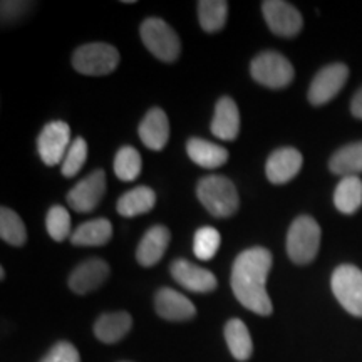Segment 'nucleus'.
I'll return each mask as SVG.
<instances>
[{"mask_svg": "<svg viewBox=\"0 0 362 362\" xmlns=\"http://www.w3.org/2000/svg\"><path fill=\"white\" fill-rule=\"evenodd\" d=\"M272 253L264 247L242 252L232 267V291L243 307L259 315L272 314V300L265 284L272 269Z\"/></svg>", "mask_w": 362, "mask_h": 362, "instance_id": "1", "label": "nucleus"}, {"mask_svg": "<svg viewBox=\"0 0 362 362\" xmlns=\"http://www.w3.org/2000/svg\"><path fill=\"white\" fill-rule=\"evenodd\" d=\"M197 194L203 206L216 218H228L238 210V193L235 185L226 176L211 175L202 178Z\"/></svg>", "mask_w": 362, "mask_h": 362, "instance_id": "2", "label": "nucleus"}, {"mask_svg": "<svg viewBox=\"0 0 362 362\" xmlns=\"http://www.w3.org/2000/svg\"><path fill=\"white\" fill-rule=\"evenodd\" d=\"M320 247V226L312 216L302 215L292 221L287 233V253L297 265H307L315 259Z\"/></svg>", "mask_w": 362, "mask_h": 362, "instance_id": "3", "label": "nucleus"}, {"mask_svg": "<svg viewBox=\"0 0 362 362\" xmlns=\"http://www.w3.org/2000/svg\"><path fill=\"white\" fill-rule=\"evenodd\" d=\"M119 64V52L106 42L84 44L72 54V67L84 76H107Z\"/></svg>", "mask_w": 362, "mask_h": 362, "instance_id": "4", "label": "nucleus"}, {"mask_svg": "<svg viewBox=\"0 0 362 362\" xmlns=\"http://www.w3.org/2000/svg\"><path fill=\"white\" fill-rule=\"evenodd\" d=\"M148 51L163 62H175L181 52V42L173 27L158 17H149L139 29Z\"/></svg>", "mask_w": 362, "mask_h": 362, "instance_id": "5", "label": "nucleus"}, {"mask_svg": "<svg viewBox=\"0 0 362 362\" xmlns=\"http://www.w3.org/2000/svg\"><path fill=\"white\" fill-rule=\"evenodd\" d=\"M250 74L257 83L270 89L287 88L293 81V66L287 57L275 51H265L250 64Z\"/></svg>", "mask_w": 362, "mask_h": 362, "instance_id": "6", "label": "nucleus"}, {"mask_svg": "<svg viewBox=\"0 0 362 362\" xmlns=\"http://www.w3.org/2000/svg\"><path fill=\"white\" fill-rule=\"evenodd\" d=\"M330 285L339 304L349 314L362 317V270L354 265L337 267Z\"/></svg>", "mask_w": 362, "mask_h": 362, "instance_id": "7", "label": "nucleus"}, {"mask_svg": "<svg viewBox=\"0 0 362 362\" xmlns=\"http://www.w3.org/2000/svg\"><path fill=\"white\" fill-rule=\"evenodd\" d=\"M262 12L269 29L280 37H296L304 27L300 12L284 0H265L262 4Z\"/></svg>", "mask_w": 362, "mask_h": 362, "instance_id": "8", "label": "nucleus"}, {"mask_svg": "<svg viewBox=\"0 0 362 362\" xmlns=\"http://www.w3.org/2000/svg\"><path fill=\"white\" fill-rule=\"evenodd\" d=\"M347 78H349V69L341 62L325 66L317 72L309 88V101L312 106H322L332 101L341 93Z\"/></svg>", "mask_w": 362, "mask_h": 362, "instance_id": "9", "label": "nucleus"}, {"mask_svg": "<svg viewBox=\"0 0 362 362\" xmlns=\"http://www.w3.org/2000/svg\"><path fill=\"white\" fill-rule=\"evenodd\" d=\"M71 128L64 121H52L45 124L39 134L37 149L42 161L47 166H56L64 161L67 149L71 146Z\"/></svg>", "mask_w": 362, "mask_h": 362, "instance_id": "10", "label": "nucleus"}, {"mask_svg": "<svg viewBox=\"0 0 362 362\" xmlns=\"http://www.w3.org/2000/svg\"><path fill=\"white\" fill-rule=\"evenodd\" d=\"M104 193H106V173L103 170H96L71 189L67 194V203L79 214H89L101 203Z\"/></svg>", "mask_w": 362, "mask_h": 362, "instance_id": "11", "label": "nucleus"}, {"mask_svg": "<svg viewBox=\"0 0 362 362\" xmlns=\"http://www.w3.org/2000/svg\"><path fill=\"white\" fill-rule=\"evenodd\" d=\"M302 158L300 151L296 148H280L272 153L269 160H267L265 173L270 183L284 185L296 178L298 171L302 168Z\"/></svg>", "mask_w": 362, "mask_h": 362, "instance_id": "12", "label": "nucleus"}, {"mask_svg": "<svg viewBox=\"0 0 362 362\" xmlns=\"http://www.w3.org/2000/svg\"><path fill=\"white\" fill-rule=\"evenodd\" d=\"M171 275L181 287H185L189 292H214L218 285L216 277L210 270L202 269V267L188 260H175L171 264Z\"/></svg>", "mask_w": 362, "mask_h": 362, "instance_id": "13", "label": "nucleus"}, {"mask_svg": "<svg viewBox=\"0 0 362 362\" xmlns=\"http://www.w3.org/2000/svg\"><path fill=\"white\" fill-rule=\"evenodd\" d=\"M107 277H110V265L103 259H89L72 270L69 287L72 292L84 296V293L96 291Z\"/></svg>", "mask_w": 362, "mask_h": 362, "instance_id": "14", "label": "nucleus"}, {"mask_svg": "<svg viewBox=\"0 0 362 362\" xmlns=\"http://www.w3.org/2000/svg\"><path fill=\"white\" fill-rule=\"evenodd\" d=\"M138 133L144 146L153 149V151H161L170 139L168 116L160 107H153L144 116Z\"/></svg>", "mask_w": 362, "mask_h": 362, "instance_id": "15", "label": "nucleus"}, {"mask_svg": "<svg viewBox=\"0 0 362 362\" xmlns=\"http://www.w3.org/2000/svg\"><path fill=\"white\" fill-rule=\"evenodd\" d=\"M155 307L160 317L166 320H173V322L189 320L197 314L193 302L185 296H181L180 292L173 291V288H161V291H158L155 297Z\"/></svg>", "mask_w": 362, "mask_h": 362, "instance_id": "16", "label": "nucleus"}, {"mask_svg": "<svg viewBox=\"0 0 362 362\" xmlns=\"http://www.w3.org/2000/svg\"><path fill=\"white\" fill-rule=\"evenodd\" d=\"M170 240L171 233L166 226L156 225L149 228L141 242H139L138 252H136L138 264L143 267L156 265L165 255L166 248L170 245Z\"/></svg>", "mask_w": 362, "mask_h": 362, "instance_id": "17", "label": "nucleus"}, {"mask_svg": "<svg viewBox=\"0 0 362 362\" xmlns=\"http://www.w3.org/2000/svg\"><path fill=\"white\" fill-rule=\"evenodd\" d=\"M240 131L238 107L232 98H220L211 119V133L223 141H233Z\"/></svg>", "mask_w": 362, "mask_h": 362, "instance_id": "18", "label": "nucleus"}, {"mask_svg": "<svg viewBox=\"0 0 362 362\" xmlns=\"http://www.w3.org/2000/svg\"><path fill=\"white\" fill-rule=\"evenodd\" d=\"M187 153L189 160L197 163L198 166L208 170L220 168L228 160V151L220 144L205 141L200 138H192L187 143Z\"/></svg>", "mask_w": 362, "mask_h": 362, "instance_id": "19", "label": "nucleus"}, {"mask_svg": "<svg viewBox=\"0 0 362 362\" xmlns=\"http://www.w3.org/2000/svg\"><path fill=\"white\" fill-rule=\"evenodd\" d=\"M112 237V226L107 218L89 220L79 225L71 235V243L76 247H101Z\"/></svg>", "mask_w": 362, "mask_h": 362, "instance_id": "20", "label": "nucleus"}, {"mask_svg": "<svg viewBox=\"0 0 362 362\" xmlns=\"http://www.w3.org/2000/svg\"><path fill=\"white\" fill-rule=\"evenodd\" d=\"M131 324H133V320H131L128 312L103 314L94 324V334L104 344H115L129 332Z\"/></svg>", "mask_w": 362, "mask_h": 362, "instance_id": "21", "label": "nucleus"}, {"mask_svg": "<svg viewBox=\"0 0 362 362\" xmlns=\"http://www.w3.org/2000/svg\"><path fill=\"white\" fill-rule=\"evenodd\" d=\"M156 205V194L149 187H136L117 200V214L131 218L151 211Z\"/></svg>", "mask_w": 362, "mask_h": 362, "instance_id": "22", "label": "nucleus"}, {"mask_svg": "<svg viewBox=\"0 0 362 362\" xmlns=\"http://www.w3.org/2000/svg\"><path fill=\"white\" fill-rule=\"evenodd\" d=\"M329 168L334 175L342 176V178L362 173V141L337 149L330 158Z\"/></svg>", "mask_w": 362, "mask_h": 362, "instance_id": "23", "label": "nucleus"}, {"mask_svg": "<svg viewBox=\"0 0 362 362\" xmlns=\"http://www.w3.org/2000/svg\"><path fill=\"white\" fill-rule=\"evenodd\" d=\"M334 205L346 215L356 214L362 206V181L359 176H346L334 192Z\"/></svg>", "mask_w": 362, "mask_h": 362, "instance_id": "24", "label": "nucleus"}, {"mask_svg": "<svg viewBox=\"0 0 362 362\" xmlns=\"http://www.w3.org/2000/svg\"><path fill=\"white\" fill-rule=\"evenodd\" d=\"M225 339L228 344V349L237 361H248L252 356L253 346L248 327L243 320L232 319L225 325Z\"/></svg>", "mask_w": 362, "mask_h": 362, "instance_id": "25", "label": "nucleus"}, {"mask_svg": "<svg viewBox=\"0 0 362 362\" xmlns=\"http://www.w3.org/2000/svg\"><path fill=\"white\" fill-rule=\"evenodd\" d=\"M228 4L225 0H200L198 2V19L205 33H218L226 24Z\"/></svg>", "mask_w": 362, "mask_h": 362, "instance_id": "26", "label": "nucleus"}, {"mask_svg": "<svg viewBox=\"0 0 362 362\" xmlns=\"http://www.w3.org/2000/svg\"><path fill=\"white\" fill-rule=\"evenodd\" d=\"M0 237L4 242L11 243L13 247L24 245L27 240V230L24 221L16 211L4 206L0 210Z\"/></svg>", "mask_w": 362, "mask_h": 362, "instance_id": "27", "label": "nucleus"}, {"mask_svg": "<svg viewBox=\"0 0 362 362\" xmlns=\"http://www.w3.org/2000/svg\"><path fill=\"white\" fill-rule=\"evenodd\" d=\"M143 160L138 149L133 146H123L116 153L115 173L121 181H134L141 173Z\"/></svg>", "mask_w": 362, "mask_h": 362, "instance_id": "28", "label": "nucleus"}, {"mask_svg": "<svg viewBox=\"0 0 362 362\" xmlns=\"http://www.w3.org/2000/svg\"><path fill=\"white\" fill-rule=\"evenodd\" d=\"M221 243V237L218 230H215L214 226H202L200 230H197L193 238V252L197 255V259L200 260H211L218 252Z\"/></svg>", "mask_w": 362, "mask_h": 362, "instance_id": "29", "label": "nucleus"}, {"mask_svg": "<svg viewBox=\"0 0 362 362\" xmlns=\"http://www.w3.org/2000/svg\"><path fill=\"white\" fill-rule=\"evenodd\" d=\"M45 228L47 233L51 235L52 240L56 242H62L67 237L71 238V215L64 206L56 205L49 210L47 216H45Z\"/></svg>", "mask_w": 362, "mask_h": 362, "instance_id": "30", "label": "nucleus"}, {"mask_svg": "<svg viewBox=\"0 0 362 362\" xmlns=\"http://www.w3.org/2000/svg\"><path fill=\"white\" fill-rule=\"evenodd\" d=\"M86 160H88V143H86L83 138H76L74 141L71 143L69 149H67L64 161H62V175H64L66 178L76 176L84 166Z\"/></svg>", "mask_w": 362, "mask_h": 362, "instance_id": "31", "label": "nucleus"}, {"mask_svg": "<svg viewBox=\"0 0 362 362\" xmlns=\"http://www.w3.org/2000/svg\"><path fill=\"white\" fill-rule=\"evenodd\" d=\"M40 362H81L79 352L71 342H57Z\"/></svg>", "mask_w": 362, "mask_h": 362, "instance_id": "32", "label": "nucleus"}, {"mask_svg": "<svg viewBox=\"0 0 362 362\" xmlns=\"http://www.w3.org/2000/svg\"><path fill=\"white\" fill-rule=\"evenodd\" d=\"M30 4L27 2H2V21L13 22L17 21L27 11Z\"/></svg>", "mask_w": 362, "mask_h": 362, "instance_id": "33", "label": "nucleus"}, {"mask_svg": "<svg viewBox=\"0 0 362 362\" xmlns=\"http://www.w3.org/2000/svg\"><path fill=\"white\" fill-rule=\"evenodd\" d=\"M351 111H352V115H354L356 117H359V119H362V88L357 90L356 96L352 98Z\"/></svg>", "mask_w": 362, "mask_h": 362, "instance_id": "34", "label": "nucleus"}, {"mask_svg": "<svg viewBox=\"0 0 362 362\" xmlns=\"http://www.w3.org/2000/svg\"><path fill=\"white\" fill-rule=\"evenodd\" d=\"M0 279H6V270H4V269H0Z\"/></svg>", "mask_w": 362, "mask_h": 362, "instance_id": "35", "label": "nucleus"}]
</instances>
